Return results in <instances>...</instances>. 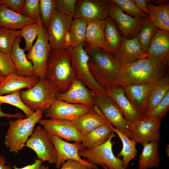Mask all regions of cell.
Masks as SVG:
<instances>
[{"label": "cell", "mask_w": 169, "mask_h": 169, "mask_svg": "<svg viewBox=\"0 0 169 169\" xmlns=\"http://www.w3.org/2000/svg\"><path fill=\"white\" fill-rule=\"evenodd\" d=\"M84 48L89 56L90 72L96 83L106 92L119 86L121 65L114 56L85 43Z\"/></svg>", "instance_id": "cell-1"}, {"label": "cell", "mask_w": 169, "mask_h": 169, "mask_svg": "<svg viewBox=\"0 0 169 169\" xmlns=\"http://www.w3.org/2000/svg\"><path fill=\"white\" fill-rule=\"evenodd\" d=\"M166 152L167 155L169 156V144L167 145L166 147Z\"/></svg>", "instance_id": "cell-53"}, {"label": "cell", "mask_w": 169, "mask_h": 169, "mask_svg": "<svg viewBox=\"0 0 169 169\" xmlns=\"http://www.w3.org/2000/svg\"><path fill=\"white\" fill-rule=\"evenodd\" d=\"M112 3L110 0H77L74 18L105 20L109 16Z\"/></svg>", "instance_id": "cell-12"}, {"label": "cell", "mask_w": 169, "mask_h": 169, "mask_svg": "<svg viewBox=\"0 0 169 169\" xmlns=\"http://www.w3.org/2000/svg\"><path fill=\"white\" fill-rule=\"evenodd\" d=\"M13 167L14 169H47L49 167V166L47 165L45 166L43 164V162L40 161L36 159L33 163L23 167L18 168L15 165L13 166Z\"/></svg>", "instance_id": "cell-47"}, {"label": "cell", "mask_w": 169, "mask_h": 169, "mask_svg": "<svg viewBox=\"0 0 169 169\" xmlns=\"http://www.w3.org/2000/svg\"><path fill=\"white\" fill-rule=\"evenodd\" d=\"M38 21L16 13L4 4L0 5V26L12 30L22 29Z\"/></svg>", "instance_id": "cell-26"}, {"label": "cell", "mask_w": 169, "mask_h": 169, "mask_svg": "<svg viewBox=\"0 0 169 169\" xmlns=\"http://www.w3.org/2000/svg\"><path fill=\"white\" fill-rule=\"evenodd\" d=\"M20 30L8 29L0 26V51L10 54Z\"/></svg>", "instance_id": "cell-37"}, {"label": "cell", "mask_w": 169, "mask_h": 169, "mask_svg": "<svg viewBox=\"0 0 169 169\" xmlns=\"http://www.w3.org/2000/svg\"><path fill=\"white\" fill-rule=\"evenodd\" d=\"M51 141L56 150L57 159L56 167L60 168L62 163L68 159L75 160L89 168L98 169L96 165L88 162L79 156V152L84 149L81 143H70L53 135H50Z\"/></svg>", "instance_id": "cell-13"}, {"label": "cell", "mask_w": 169, "mask_h": 169, "mask_svg": "<svg viewBox=\"0 0 169 169\" xmlns=\"http://www.w3.org/2000/svg\"><path fill=\"white\" fill-rule=\"evenodd\" d=\"M128 15L134 18L149 17L140 11L133 0H110Z\"/></svg>", "instance_id": "cell-41"}, {"label": "cell", "mask_w": 169, "mask_h": 169, "mask_svg": "<svg viewBox=\"0 0 169 169\" xmlns=\"http://www.w3.org/2000/svg\"><path fill=\"white\" fill-rule=\"evenodd\" d=\"M156 29L150 18L148 17L143 24L136 36L140 46L146 53L148 49Z\"/></svg>", "instance_id": "cell-35"}, {"label": "cell", "mask_w": 169, "mask_h": 169, "mask_svg": "<svg viewBox=\"0 0 169 169\" xmlns=\"http://www.w3.org/2000/svg\"><path fill=\"white\" fill-rule=\"evenodd\" d=\"M43 27L42 20L28 25L20 30L19 36L25 40V46L24 49L29 52L33 45V41L37 38Z\"/></svg>", "instance_id": "cell-36"}, {"label": "cell", "mask_w": 169, "mask_h": 169, "mask_svg": "<svg viewBox=\"0 0 169 169\" xmlns=\"http://www.w3.org/2000/svg\"><path fill=\"white\" fill-rule=\"evenodd\" d=\"M25 146L34 151L37 159L42 162L47 161L50 164L56 163V152L50 135L41 125L34 129Z\"/></svg>", "instance_id": "cell-9"}, {"label": "cell", "mask_w": 169, "mask_h": 169, "mask_svg": "<svg viewBox=\"0 0 169 169\" xmlns=\"http://www.w3.org/2000/svg\"><path fill=\"white\" fill-rule=\"evenodd\" d=\"M71 122L83 136L100 126L110 124L95 105L89 112Z\"/></svg>", "instance_id": "cell-23"}, {"label": "cell", "mask_w": 169, "mask_h": 169, "mask_svg": "<svg viewBox=\"0 0 169 169\" xmlns=\"http://www.w3.org/2000/svg\"><path fill=\"white\" fill-rule=\"evenodd\" d=\"M1 105H0V117H4L8 119L14 118L16 119L23 118H25V116L21 112H18L17 113L11 114L6 113L3 112L2 110Z\"/></svg>", "instance_id": "cell-49"}, {"label": "cell", "mask_w": 169, "mask_h": 169, "mask_svg": "<svg viewBox=\"0 0 169 169\" xmlns=\"http://www.w3.org/2000/svg\"><path fill=\"white\" fill-rule=\"evenodd\" d=\"M6 163L5 158L0 156V169H12L11 166L7 165Z\"/></svg>", "instance_id": "cell-50"}, {"label": "cell", "mask_w": 169, "mask_h": 169, "mask_svg": "<svg viewBox=\"0 0 169 169\" xmlns=\"http://www.w3.org/2000/svg\"><path fill=\"white\" fill-rule=\"evenodd\" d=\"M25 2V0H2V4L7 6L13 11L21 14Z\"/></svg>", "instance_id": "cell-45"}, {"label": "cell", "mask_w": 169, "mask_h": 169, "mask_svg": "<svg viewBox=\"0 0 169 169\" xmlns=\"http://www.w3.org/2000/svg\"><path fill=\"white\" fill-rule=\"evenodd\" d=\"M169 1L167 0H150V2L153 3V4L156 6L161 5Z\"/></svg>", "instance_id": "cell-51"}, {"label": "cell", "mask_w": 169, "mask_h": 169, "mask_svg": "<svg viewBox=\"0 0 169 169\" xmlns=\"http://www.w3.org/2000/svg\"><path fill=\"white\" fill-rule=\"evenodd\" d=\"M56 99L69 103L84 105L90 109L95 105L93 93L82 82L76 78L66 92H59L57 94Z\"/></svg>", "instance_id": "cell-18"}, {"label": "cell", "mask_w": 169, "mask_h": 169, "mask_svg": "<svg viewBox=\"0 0 169 169\" xmlns=\"http://www.w3.org/2000/svg\"><path fill=\"white\" fill-rule=\"evenodd\" d=\"M50 135H55L68 141L81 143L83 135L70 121L47 119L38 122Z\"/></svg>", "instance_id": "cell-15"}, {"label": "cell", "mask_w": 169, "mask_h": 169, "mask_svg": "<svg viewBox=\"0 0 169 169\" xmlns=\"http://www.w3.org/2000/svg\"><path fill=\"white\" fill-rule=\"evenodd\" d=\"M2 4V0H0V5Z\"/></svg>", "instance_id": "cell-56"}, {"label": "cell", "mask_w": 169, "mask_h": 169, "mask_svg": "<svg viewBox=\"0 0 169 169\" xmlns=\"http://www.w3.org/2000/svg\"><path fill=\"white\" fill-rule=\"evenodd\" d=\"M110 124L100 126L83 136L81 144L85 148L99 146L109 139L113 132Z\"/></svg>", "instance_id": "cell-29"}, {"label": "cell", "mask_w": 169, "mask_h": 169, "mask_svg": "<svg viewBox=\"0 0 169 169\" xmlns=\"http://www.w3.org/2000/svg\"><path fill=\"white\" fill-rule=\"evenodd\" d=\"M39 79L33 76L26 77L12 73L5 76L0 84V95L10 94L24 88L29 89L34 85Z\"/></svg>", "instance_id": "cell-25"}, {"label": "cell", "mask_w": 169, "mask_h": 169, "mask_svg": "<svg viewBox=\"0 0 169 169\" xmlns=\"http://www.w3.org/2000/svg\"><path fill=\"white\" fill-rule=\"evenodd\" d=\"M115 136L113 132L109 139L102 145L79 151V156L88 163L95 165L104 164L108 169H126L124 166L122 160L115 156L113 151L114 143L112 140Z\"/></svg>", "instance_id": "cell-7"}, {"label": "cell", "mask_w": 169, "mask_h": 169, "mask_svg": "<svg viewBox=\"0 0 169 169\" xmlns=\"http://www.w3.org/2000/svg\"><path fill=\"white\" fill-rule=\"evenodd\" d=\"M39 5L43 25L47 29L56 9L55 0H39Z\"/></svg>", "instance_id": "cell-40"}, {"label": "cell", "mask_w": 169, "mask_h": 169, "mask_svg": "<svg viewBox=\"0 0 169 169\" xmlns=\"http://www.w3.org/2000/svg\"><path fill=\"white\" fill-rule=\"evenodd\" d=\"M158 80L148 83L130 84L122 87L125 96L141 118L144 113L149 93Z\"/></svg>", "instance_id": "cell-20"}, {"label": "cell", "mask_w": 169, "mask_h": 169, "mask_svg": "<svg viewBox=\"0 0 169 169\" xmlns=\"http://www.w3.org/2000/svg\"><path fill=\"white\" fill-rule=\"evenodd\" d=\"M20 90H18L6 95H0V105L9 104L17 107L24 113L25 118L32 115L34 112L23 103L20 96Z\"/></svg>", "instance_id": "cell-39"}, {"label": "cell", "mask_w": 169, "mask_h": 169, "mask_svg": "<svg viewBox=\"0 0 169 169\" xmlns=\"http://www.w3.org/2000/svg\"><path fill=\"white\" fill-rule=\"evenodd\" d=\"M169 59L159 64L146 57L121 66L119 86L141 84L157 80L168 73Z\"/></svg>", "instance_id": "cell-2"}, {"label": "cell", "mask_w": 169, "mask_h": 169, "mask_svg": "<svg viewBox=\"0 0 169 169\" xmlns=\"http://www.w3.org/2000/svg\"><path fill=\"white\" fill-rule=\"evenodd\" d=\"M169 110V91L162 101L156 106L142 116L141 120H161Z\"/></svg>", "instance_id": "cell-38"}, {"label": "cell", "mask_w": 169, "mask_h": 169, "mask_svg": "<svg viewBox=\"0 0 169 169\" xmlns=\"http://www.w3.org/2000/svg\"><path fill=\"white\" fill-rule=\"evenodd\" d=\"M88 169H94L91 168H89Z\"/></svg>", "instance_id": "cell-57"}, {"label": "cell", "mask_w": 169, "mask_h": 169, "mask_svg": "<svg viewBox=\"0 0 169 169\" xmlns=\"http://www.w3.org/2000/svg\"><path fill=\"white\" fill-rule=\"evenodd\" d=\"M73 18L56 9L47 31L49 43L52 49H66L65 38L69 32Z\"/></svg>", "instance_id": "cell-11"}, {"label": "cell", "mask_w": 169, "mask_h": 169, "mask_svg": "<svg viewBox=\"0 0 169 169\" xmlns=\"http://www.w3.org/2000/svg\"><path fill=\"white\" fill-rule=\"evenodd\" d=\"M133 0L139 9L150 17V12L147 7L148 0Z\"/></svg>", "instance_id": "cell-48"}, {"label": "cell", "mask_w": 169, "mask_h": 169, "mask_svg": "<svg viewBox=\"0 0 169 169\" xmlns=\"http://www.w3.org/2000/svg\"><path fill=\"white\" fill-rule=\"evenodd\" d=\"M161 121L141 120L136 124L131 125V139L142 145L153 141L158 142L160 139Z\"/></svg>", "instance_id": "cell-17"}, {"label": "cell", "mask_w": 169, "mask_h": 169, "mask_svg": "<svg viewBox=\"0 0 169 169\" xmlns=\"http://www.w3.org/2000/svg\"><path fill=\"white\" fill-rule=\"evenodd\" d=\"M59 91L57 88L46 79H39L33 87L20 90L23 103L35 112L38 110L44 113L57 100Z\"/></svg>", "instance_id": "cell-5"}, {"label": "cell", "mask_w": 169, "mask_h": 169, "mask_svg": "<svg viewBox=\"0 0 169 169\" xmlns=\"http://www.w3.org/2000/svg\"><path fill=\"white\" fill-rule=\"evenodd\" d=\"M104 169H108L107 167L105 165L103 164L101 165Z\"/></svg>", "instance_id": "cell-54"}, {"label": "cell", "mask_w": 169, "mask_h": 169, "mask_svg": "<svg viewBox=\"0 0 169 169\" xmlns=\"http://www.w3.org/2000/svg\"><path fill=\"white\" fill-rule=\"evenodd\" d=\"M5 76L0 71V84L4 79Z\"/></svg>", "instance_id": "cell-52"}, {"label": "cell", "mask_w": 169, "mask_h": 169, "mask_svg": "<svg viewBox=\"0 0 169 169\" xmlns=\"http://www.w3.org/2000/svg\"><path fill=\"white\" fill-rule=\"evenodd\" d=\"M21 14L38 21L42 20L40 12L39 0H25Z\"/></svg>", "instance_id": "cell-42"}, {"label": "cell", "mask_w": 169, "mask_h": 169, "mask_svg": "<svg viewBox=\"0 0 169 169\" xmlns=\"http://www.w3.org/2000/svg\"><path fill=\"white\" fill-rule=\"evenodd\" d=\"M43 113L38 110L28 117L9 121L4 143L10 152L17 154L22 150Z\"/></svg>", "instance_id": "cell-4"}, {"label": "cell", "mask_w": 169, "mask_h": 169, "mask_svg": "<svg viewBox=\"0 0 169 169\" xmlns=\"http://www.w3.org/2000/svg\"><path fill=\"white\" fill-rule=\"evenodd\" d=\"M0 71L5 76L11 73L17 74L10 54L0 51Z\"/></svg>", "instance_id": "cell-44"}, {"label": "cell", "mask_w": 169, "mask_h": 169, "mask_svg": "<svg viewBox=\"0 0 169 169\" xmlns=\"http://www.w3.org/2000/svg\"><path fill=\"white\" fill-rule=\"evenodd\" d=\"M150 18L156 28L169 31V3L156 6L148 0Z\"/></svg>", "instance_id": "cell-31"}, {"label": "cell", "mask_w": 169, "mask_h": 169, "mask_svg": "<svg viewBox=\"0 0 169 169\" xmlns=\"http://www.w3.org/2000/svg\"><path fill=\"white\" fill-rule=\"evenodd\" d=\"M109 16L118 25L122 35V38L127 39H132L136 36L143 24L148 18L131 17L123 12L115 3L113 2Z\"/></svg>", "instance_id": "cell-14"}, {"label": "cell", "mask_w": 169, "mask_h": 169, "mask_svg": "<svg viewBox=\"0 0 169 169\" xmlns=\"http://www.w3.org/2000/svg\"><path fill=\"white\" fill-rule=\"evenodd\" d=\"M93 98L95 105L109 123L115 128L125 132L131 139V125L125 119L114 100L106 94L98 95L93 93Z\"/></svg>", "instance_id": "cell-10"}, {"label": "cell", "mask_w": 169, "mask_h": 169, "mask_svg": "<svg viewBox=\"0 0 169 169\" xmlns=\"http://www.w3.org/2000/svg\"><path fill=\"white\" fill-rule=\"evenodd\" d=\"M159 145L157 141L152 142L142 145L143 149L139 157V169L154 168L159 166Z\"/></svg>", "instance_id": "cell-30"}, {"label": "cell", "mask_w": 169, "mask_h": 169, "mask_svg": "<svg viewBox=\"0 0 169 169\" xmlns=\"http://www.w3.org/2000/svg\"><path fill=\"white\" fill-rule=\"evenodd\" d=\"M85 42L74 48H69L71 62L75 78L82 82L94 94L103 95L106 91L95 81L90 72L89 56L84 49Z\"/></svg>", "instance_id": "cell-6"}, {"label": "cell", "mask_w": 169, "mask_h": 169, "mask_svg": "<svg viewBox=\"0 0 169 169\" xmlns=\"http://www.w3.org/2000/svg\"><path fill=\"white\" fill-rule=\"evenodd\" d=\"M51 49L47 29L43 26L36 41L26 54L27 59L32 64L35 76L39 79L45 78L47 63Z\"/></svg>", "instance_id": "cell-8"}, {"label": "cell", "mask_w": 169, "mask_h": 169, "mask_svg": "<svg viewBox=\"0 0 169 169\" xmlns=\"http://www.w3.org/2000/svg\"><path fill=\"white\" fill-rule=\"evenodd\" d=\"M168 91L169 77L168 73L159 79L151 89L147 96L143 115L159 104Z\"/></svg>", "instance_id": "cell-28"}, {"label": "cell", "mask_w": 169, "mask_h": 169, "mask_svg": "<svg viewBox=\"0 0 169 169\" xmlns=\"http://www.w3.org/2000/svg\"><path fill=\"white\" fill-rule=\"evenodd\" d=\"M75 78L69 48L58 50L51 49L47 61L45 79L59 93H63L68 90Z\"/></svg>", "instance_id": "cell-3"}, {"label": "cell", "mask_w": 169, "mask_h": 169, "mask_svg": "<svg viewBox=\"0 0 169 169\" xmlns=\"http://www.w3.org/2000/svg\"><path fill=\"white\" fill-rule=\"evenodd\" d=\"M105 21V40L111 54L114 56L120 45L122 37L117 29L115 22L112 18L108 16Z\"/></svg>", "instance_id": "cell-33"}, {"label": "cell", "mask_w": 169, "mask_h": 169, "mask_svg": "<svg viewBox=\"0 0 169 169\" xmlns=\"http://www.w3.org/2000/svg\"><path fill=\"white\" fill-rule=\"evenodd\" d=\"M90 109L84 105L74 104L56 100L44 113L46 118L73 121Z\"/></svg>", "instance_id": "cell-16"}, {"label": "cell", "mask_w": 169, "mask_h": 169, "mask_svg": "<svg viewBox=\"0 0 169 169\" xmlns=\"http://www.w3.org/2000/svg\"><path fill=\"white\" fill-rule=\"evenodd\" d=\"M146 54L157 64L169 59V31L156 28Z\"/></svg>", "instance_id": "cell-19"}, {"label": "cell", "mask_w": 169, "mask_h": 169, "mask_svg": "<svg viewBox=\"0 0 169 169\" xmlns=\"http://www.w3.org/2000/svg\"><path fill=\"white\" fill-rule=\"evenodd\" d=\"M106 94L115 101L125 119L131 125L141 120V117L125 96L123 88L120 86L106 91Z\"/></svg>", "instance_id": "cell-22"}, {"label": "cell", "mask_w": 169, "mask_h": 169, "mask_svg": "<svg viewBox=\"0 0 169 169\" xmlns=\"http://www.w3.org/2000/svg\"><path fill=\"white\" fill-rule=\"evenodd\" d=\"M21 38L18 36L16 39L10 54L11 59L18 75L26 77L35 76L32 64L27 58L24 49L20 47Z\"/></svg>", "instance_id": "cell-27"}, {"label": "cell", "mask_w": 169, "mask_h": 169, "mask_svg": "<svg viewBox=\"0 0 169 169\" xmlns=\"http://www.w3.org/2000/svg\"><path fill=\"white\" fill-rule=\"evenodd\" d=\"M105 20H88L85 43L90 46L101 49L111 54L105 38Z\"/></svg>", "instance_id": "cell-24"}, {"label": "cell", "mask_w": 169, "mask_h": 169, "mask_svg": "<svg viewBox=\"0 0 169 169\" xmlns=\"http://www.w3.org/2000/svg\"><path fill=\"white\" fill-rule=\"evenodd\" d=\"M88 20L81 18H74L71 25V48H74L85 41Z\"/></svg>", "instance_id": "cell-34"}, {"label": "cell", "mask_w": 169, "mask_h": 169, "mask_svg": "<svg viewBox=\"0 0 169 169\" xmlns=\"http://www.w3.org/2000/svg\"><path fill=\"white\" fill-rule=\"evenodd\" d=\"M114 57L123 66L146 57V54L140 46L136 37L127 39L122 38L120 45Z\"/></svg>", "instance_id": "cell-21"}, {"label": "cell", "mask_w": 169, "mask_h": 169, "mask_svg": "<svg viewBox=\"0 0 169 169\" xmlns=\"http://www.w3.org/2000/svg\"><path fill=\"white\" fill-rule=\"evenodd\" d=\"M77 0H55L56 9L60 12L73 18Z\"/></svg>", "instance_id": "cell-43"}, {"label": "cell", "mask_w": 169, "mask_h": 169, "mask_svg": "<svg viewBox=\"0 0 169 169\" xmlns=\"http://www.w3.org/2000/svg\"><path fill=\"white\" fill-rule=\"evenodd\" d=\"M60 169H88L89 168L75 160L68 159L64 162ZM47 169H49L48 167Z\"/></svg>", "instance_id": "cell-46"}, {"label": "cell", "mask_w": 169, "mask_h": 169, "mask_svg": "<svg viewBox=\"0 0 169 169\" xmlns=\"http://www.w3.org/2000/svg\"><path fill=\"white\" fill-rule=\"evenodd\" d=\"M113 131L116 133L121 140L122 144V148L117 155L120 158L122 156L124 166L127 169L130 162L137 155L138 151L136 148L137 142L132 139H131L128 135L122 131L113 126Z\"/></svg>", "instance_id": "cell-32"}, {"label": "cell", "mask_w": 169, "mask_h": 169, "mask_svg": "<svg viewBox=\"0 0 169 169\" xmlns=\"http://www.w3.org/2000/svg\"><path fill=\"white\" fill-rule=\"evenodd\" d=\"M6 124V123H3V124H0V127L4 125H5Z\"/></svg>", "instance_id": "cell-55"}]
</instances>
